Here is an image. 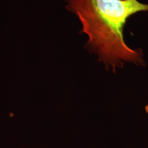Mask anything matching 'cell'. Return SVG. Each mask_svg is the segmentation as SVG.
I'll return each instance as SVG.
<instances>
[{
	"instance_id": "1",
	"label": "cell",
	"mask_w": 148,
	"mask_h": 148,
	"mask_svg": "<svg viewBox=\"0 0 148 148\" xmlns=\"http://www.w3.org/2000/svg\"><path fill=\"white\" fill-rule=\"evenodd\" d=\"M66 9L77 17L80 34L87 36L84 45L107 70L115 73L125 64L145 65L143 51L125 42L124 30L128 19L140 12H148V3L138 0H65Z\"/></svg>"
},
{
	"instance_id": "2",
	"label": "cell",
	"mask_w": 148,
	"mask_h": 148,
	"mask_svg": "<svg viewBox=\"0 0 148 148\" xmlns=\"http://www.w3.org/2000/svg\"><path fill=\"white\" fill-rule=\"evenodd\" d=\"M145 111L147 112V113L148 114V104L145 106Z\"/></svg>"
}]
</instances>
